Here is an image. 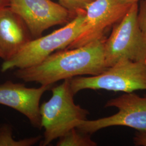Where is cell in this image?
<instances>
[{
    "label": "cell",
    "instance_id": "e0dca14e",
    "mask_svg": "<svg viewBox=\"0 0 146 146\" xmlns=\"http://www.w3.org/2000/svg\"><path fill=\"white\" fill-rule=\"evenodd\" d=\"M119 2L122 4L125 5H132L134 3H137L140 0H117Z\"/></svg>",
    "mask_w": 146,
    "mask_h": 146
},
{
    "label": "cell",
    "instance_id": "9a60e30c",
    "mask_svg": "<svg viewBox=\"0 0 146 146\" xmlns=\"http://www.w3.org/2000/svg\"><path fill=\"white\" fill-rule=\"evenodd\" d=\"M135 146H146V131H137L133 138Z\"/></svg>",
    "mask_w": 146,
    "mask_h": 146
},
{
    "label": "cell",
    "instance_id": "4fadbf2b",
    "mask_svg": "<svg viewBox=\"0 0 146 146\" xmlns=\"http://www.w3.org/2000/svg\"><path fill=\"white\" fill-rule=\"evenodd\" d=\"M94 0H58L60 4L66 8L75 17L79 13L86 11L87 7Z\"/></svg>",
    "mask_w": 146,
    "mask_h": 146
},
{
    "label": "cell",
    "instance_id": "8fae6325",
    "mask_svg": "<svg viewBox=\"0 0 146 146\" xmlns=\"http://www.w3.org/2000/svg\"><path fill=\"white\" fill-rule=\"evenodd\" d=\"M58 146H96L97 143L91 138V134L74 128L58 138Z\"/></svg>",
    "mask_w": 146,
    "mask_h": 146
},
{
    "label": "cell",
    "instance_id": "8992f818",
    "mask_svg": "<svg viewBox=\"0 0 146 146\" xmlns=\"http://www.w3.org/2000/svg\"><path fill=\"white\" fill-rule=\"evenodd\" d=\"M104 107H115L118 111L108 117L82 121L76 128L91 135L112 126H125L146 131V96L141 97L133 92L125 93L108 100Z\"/></svg>",
    "mask_w": 146,
    "mask_h": 146
},
{
    "label": "cell",
    "instance_id": "3957f363",
    "mask_svg": "<svg viewBox=\"0 0 146 146\" xmlns=\"http://www.w3.org/2000/svg\"><path fill=\"white\" fill-rule=\"evenodd\" d=\"M86 29V11L79 13L62 28L33 39L11 59L4 61L1 71L29 67L41 62L52 53L66 49Z\"/></svg>",
    "mask_w": 146,
    "mask_h": 146
},
{
    "label": "cell",
    "instance_id": "277c9868",
    "mask_svg": "<svg viewBox=\"0 0 146 146\" xmlns=\"http://www.w3.org/2000/svg\"><path fill=\"white\" fill-rule=\"evenodd\" d=\"M70 84L75 95L84 89L125 93L146 90V61L122 60L99 75L70 78Z\"/></svg>",
    "mask_w": 146,
    "mask_h": 146
},
{
    "label": "cell",
    "instance_id": "30bf717a",
    "mask_svg": "<svg viewBox=\"0 0 146 146\" xmlns=\"http://www.w3.org/2000/svg\"><path fill=\"white\" fill-rule=\"evenodd\" d=\"M33 39L23 20L9 7L0 10V48L4 61L12 58Z\"/></svg>",
    "mask_w": 146,
    "mask_h": 146
},
{
    "label": "cell",
    "instance_id": "5b68a950",
    "mask_svg": "<svg viewBox=\"0 0 146 146\" xmlns=\"http://www.w3.org/2000/svg\"><path fill=\"white\" fill-rule=\"evenodd\" d=\"M139 5L134 3L123 17L114 26L104 41V61L109 68L122 60L146 61V37L137 20Z\"/></svg>",
    "mask_w": 146,
    "mask_h": 146
},
{
    "label": "cell",
    "instance_id": "9c48e42d",
    "mask_svg": "<svg viewBox=\"0 0 146 146\" xmlns=\"http://www.w3.org/2000/svg\"><path fill=\"white\" fill-rule=\"evenodd\" d=\"M52 85L38 88L27 87L23 84L7 81L0 84V104L9 107L26 116L34 127L41 129L40 101Z\"/></svg>",
    "mask_w": 146,
    "mask_h": 146
},
{
    "label": "cell",
    "instance_id": "6da1fadb",
    "mask_svg": "<svg viewBox=\"0 0 146 146\" xmlns=\"http://www.w3.org/2000/svg\"><path fill=\"white\" fill-rule=\"evenodd\" d=\"M105 39L75 48L59 50L38 64L17 69L14 75L27 82L52 85L58 81L78 76L99 75L108 68L104 61Z\"/></svg>",
    "mask_w": 146,
    "mask_h": 146
},
{
    "label": "cell",
    "instance_id": "52a82bcc",
    "mask_svg": "<svg viewBox=\"0 0 146 146\" xmlns=\"http://www.w3.org/2000/svg\"><path fill=\"white\" fill-rule=\"evenodd\" d=\"M9 7L26 24L33 39L52 27L68 23L74 17L51 0H11Z\"/></svg>",
    "mask_w": 146,
    "mask_h": 146
},
{
    "label": "cell",
    "instance_id": "ac0fdd59",
    "mask_svg": "<svg viewBox=\"0 0 146 146\" xmlns=\"http://www.w3.org/2000/svg\"><path fill=\"white\" fill-rule=\"evenodd\" d=\"M0 58L4 60V55H3V53L2 52V50L1 49V48H0Z\"/></svg>",
    "mask_w": 146,
    "mask_h": 146
},
{
    "label": "cell",
    "instance_id": "7c38bea8",
    "mask_svg": "<svg viewBox=\"0 0 146 146\" xmlns=\"http://www.w3.org/2000/svg\"><path fill=\"white\" fill-rule=\"evenodd\" d=\"M41 138V136H37L16 140L10 125L4 124L0 127V146H31L40 141Z\"/></svg>",
    "mask_w": 146,
    "mask_h": 146
},
{
    "label": "cell",
    "instance_id": "5bb4252c",
    "mask_svg": "<svg viewBox=\"0 0 146 146\" xmlns=\"http://www.w3.org/2000/svg\"><path fill=\"white\" fill-rule=\"evenodd\" d=\"M137 20L139 25L146 37V0H141L138 8Z\"/></svg>",
    "mask_w": 146,
    "mask_h": 146
},
{
    "label": "cell",
    "instance_id": "ba28073f",
    "mask_svg": "<svg viewBox=\"0 0 146 146\" xmlns=\"http://www.w3.org/2000/svg\"><path fill=\"white\" fill-rule=\"evenodd\" d=\"M131 5L117 0H94L86 9V29L67 49L81 47L104 38L105 32L125 15Z\"/></svg>",
    "mask_w": 146,
    "mask_h": 146
},
{
    "label": "cell",
    "instance_id": "7a4b0ae2",
    "mask_svg": "<svg viewBox=\"0 0 146 146\" xmlns=\"http://www.w3.org/2000/svg\"><path fill=\"white\" fill-rule=\"evenodd\" d=\"M52 95L40 106L41 126L44 129L41 146L49 145L52 142L64 135L79 123L87 120V110L76 104L70 87V78L52 88Z\"/></svg>",
    "mask_w": 146,
    "mask_h": 146
},
{
    "label": "cell",
    "instance_id": "2e32d148",
    "mask_svg": "<svg viewBox=\"0 0 146 146\" xmlns=\"http://www.w3.org/2000/svg\"><path fill=\"white\" fill-rule=\"evenodd\" d=\"M10 3L11 0H0V10L9 7Z\"/></svg>",
    "mask_w": 146,
    "mask_h": 146
}]
</instances>
